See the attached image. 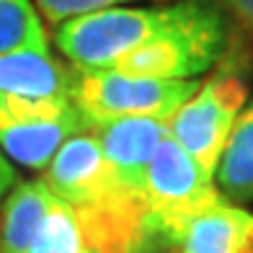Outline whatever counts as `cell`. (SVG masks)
I'll return each mask as SVG.
<instances>
[{"instance_id": "8fae6325", "label": "cell", "mask_w": 253, "mask_h": 253, "mask_svg": "<svg viewBox=\"0 0 253 253\" xmlns=\"http://www.w3.org/2000/svg\"><path fill=\"white\" fill-rule=\"evenodd\" d=\"M214 186L225 202H253V93L240 109L214 168Z\"/></svg>"}, {"instance_id": "30bf717a", "label": "cell", "mask_w": 253, "mask_h": 253, "mask_svg": "<svg viewBox=\"0 0 253 253\" xmlns=\"http://www.w3.org/2000/svg\"><path fill=\"white\" fill-rule=\"evenodd\" d=\"M73 65L52 52H0V93L70 98Z\"/></svg>"}, {"instance_id": "52a82bcc", "label": "cell", "mask_w": 253, "mask_h": 253, "mask_svg": "<svg viewBox=\"0 0 253 253\" xmlns=\"http://www.w3.org/2000/svg\"><path fill=\"white\" fill-rule=\"evenodd\" d=\"M85 132L70 98H29L0 93V153L8 160L44 170L67 137Z\"/></svg>"}, {"instance_id": "4fadbf2b", "label": "cell", "mask_w": 253, "mask_h": 253, "mask_svg": "<svg viewBox=\"0 0 253 253\" xmlns=\"http://www.w3.org/2000/svg\"><path fill=\"white\" fill-rule=\"evenodd\" d=\"M0 52H49L34 0H0Z\"/></svg>"}, {"instance_id": "277c9868", "label": "cell", "mask_w": 253, "mask_h": 253, "mask_svg": "<svg viewBox=\"0 0 253 253\" xmlns=\"http://www.w3.org/2000/svg\"><path fill=\"white\" fill-rule=\"evenodd\" d=\"M222 202L214 178L170 137L155 150L145 178V212L137 253H163L191 217Z\"/></svg>"}, {"instance_id": "9a60e30c", "label": "cell", "mask_w": 253, "mask_h": 253, "mask_svg": "<svg viewBox=\"0 0 253 253\" xmlns=\"http://www.w3.org/2000/svg\"><path fill=\"white\" fill-rule=\"evenodd\" d=\"M227 13H233L246 29L253 31V0H217Z\"/></svg>"}, {"instance_id": "7a4b0ae2", "label": "cell", "mask_w": 253, "mask_h": 253, "mask_svg": "<svg viewBox=\"0 0 253 253\" xmlns=\"http://www.w3.org/2000/svg\"><path fill=\"white\" fill-rule=\"evenodd\" d=\"M183 0L103 8L54 26V44L78 70H111L158 39L181 16Z\"/></svg>"}, {"instance_id": "8992f818", "label": "cell", "mask_w": 253, "mask_h": 253, "mask_svg": "<svg viewBox=\"0 0 253 253\" xmlns=\"http://www.w3.org/2000/svg\"><path fill=\"white\" fill-rule=\"evenodd\" d=\"M73 70L70 101L90 132L119 119L170 122L199 88V80L145 78L119 70Z\"/></svg>"}, {"instance_id": "9c48e42d", "label": "cell", "mask_w": 253, "mask_h": 253, "mask_svg": "<svg viewBox=\"0 0 253 253\" xmlns=\"http://www.w3.org/2000/svg\"><path fill=\"white\" fill-rule=\"evenodd\" d=\"M163 253H253V212L217 202L183 225Z\"/></svg>"}, {"instance_id": "3957f363", "label": "cell", "mask_w": 253, "mask_h": 253, "mask_svg": "<svg viewBox=\"0 0 253 253\" xmlns=\"http://www.w3.org/2000/svg\"><path fill=\"white\" fill-rule=\"evenodd\" d=\"M230 42V18L217 0H183V10L173 24L111 70L166 80H199L222 60Z\"/></svg>"}, {"instance_id": "6da1fadb", "label": "cell", "mask_w": 253, "mask_h": 253, "mask_svg": "<svg viewBox=\"0 0 253 253\" xmlns=\"http://www.w3.org/2000/svg\"><path fill=\"white\" fill-rule=\"evenodd\" d=\"M42 181L70 204L85 240L98 253H137L145 202L122 186L93 132L67 137Z\"/></svg>"}, {"instance_id": "2e32d148", "label": "cell", "mask_w": 253, "mask_h": 253, "mask_svg": "<svg viewBox=\"0 0 253 253\" xmlns=\"http://www.w3.org/2000/svg\"><path fill=\"white\" fill-rule=\"evenodd\" d=\"M16 186V168L10 166V160L0 153V204L8 197V191Z\"/></svg>"}, {"instance_id": "5bb4252c", "label": "cell", "mask_w": 253, "mask_h": 253, "mask_svg": "<svg viewBox=\"0 0 253 253\" xmlns=\"http://www.w3.org/2000/svg\"><path fill=\"white\" fill-rule=\"evenodd\" d=\"M132 3H166V0H34L39 16H44L54 26L85 13H96V10H103V8L132 5Z\"/></svg>"}, {"instance_id": "7c38bea8", "label": "cell", "mask_w": 253, "mask_h": 253, "mask_svg": "<svg viewBox=\"0 0 253 253\" xmlns=\"http://www.w3.org/2000/svg\"><path fill=\"white\" fill-rule=\"evenodd\" d=\"M21 253H98V251L85 240L70 204H65L54 194L49 212L44 214V220L34 230V235L29 238V243Z\"/></svg>"}, {"instance_id": "5b68a950", "label": "cell", "mask_w": 253, "mask_h": 253, "mask_svg": "<svg viewBox=\"0 0 253 253\" xmlns=\"http://www.w3.org/2000/svg\"><path fill=\"white\" fill-rule=\"evenodd\" d=\"M248 70L251 65L243 52L233 49L230 42L214 73L199 80V88L170 117L168 132L197 163L214 178L217 160L222 155L227 134L233 129L240 109L248 101Z\"/></svg>"}, {"instance_id": "ba28073f", "label": "cell", "mask_w": 253, "mask_h": 253, "mask_svg": "<svg viewBox=\"0 0 253 253\" xmlns=\"http://www.w3.org/2000/svg\"><path fill=\"white\" fill-rule=\"evenodd\" d=\"M90 132V129H88ZM98 137L101 150L111 163L114 173L122 181V186L145 202V178L147 168L168 137V122L163 119H119L93 129Z\"/></svg>"}]
</instances>
